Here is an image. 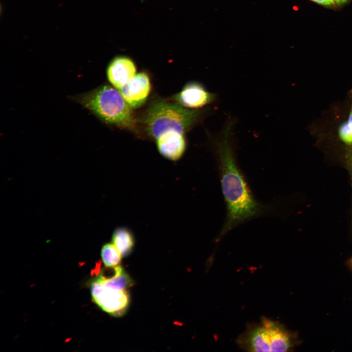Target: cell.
<instances>
[{
	"mask_svg": "<svg viewBox=\"0 0 352 352\" xmlns=\"http://www.w3.org/2000/svg\"><path fill=\"white\" fill-rule=\"evenodd\" d=\"M231 124L226 126L223 136L215 145L222 193L227 215L219 238L235 227L264 214L267 207L253 196L237 165L229 135Z\"/></svg>",
	"mask_w": 352,
	"mask_h": 352,
	"instance_id": "cell-1",
	"label": "cell"
},
{
	"mask_svg": "<svg viewBox=\"0 0 352 352\" xmlns=\"http://www.w3.org/2000/svg\"><path fill=\"white\" fill-rule=\"evenodd\" d=\"M73 98L106 123L131 131L137 129L138 120L132 108L114 87L102 85Z\"/></svg>",
	"mask_w": 352,
	"mask_h": 352,
	"instance_id": "cell-2",
	"label": "cell"
},
{
	"mask_svg": "<svg viewBox=\"0 0 352 352\" xmlns=\"http://www.w3.org/2000/svg\"><path fill=\"white\" fill-rule=\"evenodd\" d=\"M204 114L203 110L184 107L177 103L162 100L152 102L138 120L142 129L156 139L163 133L176 131L185 133Z\"/></svg>",
	"mask_w": 352,
	"mask_h": 352,
	"instance_id": "cell-3",
	"label": "cell"
},
{
	"mask_svg": "<svg viewBox=\"0 0 352 352\" xmlns=\"http://www.w3.org/2000/svg\"><path fill=\"white\" fill-rule=\"evenodd\" d=\"M237 341L241 348L250 352H286L291 346L290 336L283 326L265 317L249 325Z\"/></svg>",
	"mask_w": 352,
	"mask_h": 352,
	"instance_id": "cell-4",
	"label": "cell"
},
{
	"mask_svg": "<svg viewBox=\"0 0 352 352\" xmlns=\"http://www.w3.org/2000/svg\"><path fill=\"white\" fill-rule=\"evenodd\" d=\"M91 293L94 302L113 316L122 315L129 306V295L126 290H119L107 286L95 279L91 284Z\"/></svg>",
	"mask_w": 352,
	"mask_h": 352,
	"instance_id": "cell-5",
	"label": "cell"
},
{
	"mask_svg": "<svg viewBox=\"0 0 352 352\" xmlns=\"http://www.w3.org/2000/svg\"><path fill=\"white\" fill-rule=\"evenodd\" d=\"M118 90L132 108H138L145 103L150 94V77L145 72L137 73Z\"/></svg>",
	"mask_w": 352,
	"mask_h": 352,
	"instance_id": "cell-6",
	"label": "cell"
},
{
	"mask_svg": "<svg viewBox=\"0 0 352 352\" xmlns=\"http://www.w3.org/2000/svg\"><path fill=\"white\" fill-rule=\"evenodd\" d=\"M216 98L215 94L208 91L197 82L187 83L174 97L176 103L193 110H198L212 102Z\"/></svg>",
	"mask_w": 352,
	"mask_h": 352,
	"instance_id": "cell-7",
	"label": "cell"
},
{
	"mask_svg": "<svg viewBox=\"0 0 352 352\" xmlns=\"http://www.w3.org/2000/svg\"><path fill=\"white\" fill-rule=\"evenodd\" d=\"M136 67L133 61L126 56L112 59L107 68V78L110 84L119 89L136 75Z\"/></svg>",
	"mask_w": 352,
	"mask_h": 352,
	"instance_id": "cell-8",
	"label": "cell"
},
{
	"mask_svg": "<svg viewBox=\"0 0 352 352\" xmlns=\"http://www.w3.org/2000/svg\"><path fill=\"white\" fill-rule=\"evenodd\" d=\"M184 134L176 131H169L160 135L155 139L159 153L169 160H179L186 149V141Z\"/></svg>",
	"mask_w": 352,
	"mask_h": 352,
	"instance_id": "cell-9",
	"label": "cell"
},
{
	"mask_svg": "<svg viewBox=\"0 0 352 352\" xmlns=\"http://www.w3.org/2000/svg\"><path fill=\"white\" fill-rule=\"evenodd\" d=\"M113 244L122 256L129 255L134 245V238L132 232L125 227L116 228L112 235Z\"/></svg>",
	"mask_w": 352,
	"mask_h": 352,
	"instance_id": "cell-10",
	"label": "cell"
},
{
	"mask_svg": "<svg viewBox=\"0 0 352 352\" xmlns=\"http://www.w3.org/2000/svg\"><path fill=\"white\" fill-rule=\"evenodd\" d=\"M121 255L113 244H104L101 250V257L105 265L113 267L118 265L121 260Z\"/></svg>",
	"mask_w": 352,
	"mask_h": 352,
	"instance_id": "cell-11",
	"label": "cell"
},
{
	"mask_svg": "<svg viewBox=\"0 0 352 352\" xmlns=\"http://www.w3.org/2000/svg\"><path fill=\"white\" fill-rule=\"evenodd\" d=\"M338 134L343 142L349 144H352V100L348 119L340 126Z\"/></svg>",
	"mask_w": 352,
	"mask_h": 352,
	"instance_id": "cell-12",
	"label": "cell"
},
{
	"mask_svg": "<svg viewBox=\"0 0 352 352\" xmlns=\"http://www.w3.org/2000/svg\"><path fill=\"white\" fill-rule=\"evenodd\" d=\"M318 4L324 6H331L334 5L335 3L333 0H311Z\"/></svg>",
	"mask_w": 352,
	"mask_h": 352,
	"instance_id": "cell-13",
	"label": "cell"
},
{
	"mask_svg": "<svg viewBox=\"0 0 352 352\" xmlns=\"http://www.w3.org/2000/svg\"><path fill=\"white\" fill-rule=\"evenodd\" d=\"M347 162L352 178V152L348 154L347 155Z\"/></svg>",
	"mask_w": 352,
	"mask_h": 352,
	"instance_id": "cell-14",
	"label": "cell"
},
{
	"mask_svg": "<svg viewBox=\"0 0 352 352\" xmlns=\"http://www.w3.org/2000/svg\"><path fill=\"white\" fill-rule=\"evenodd\" d=\"M335 4H342L347 2L349 0H333Z\"/></svg>",
	"mask_w": 352,
	"mask_h": 352,
	"instance_id": "cell-15",
	"label": "cell"
},
{
	"mask_svg": "<svg viewBox=\"0 0 352 352\" xmlns=\"http://www.w3.org/2000/svg\"><path fill=\"white\" fill-rule=\"evenodd\" d=\"M350 264H351V266L352 267V259L351 260V261H350Z\"/></svg>",
	"mask_w": 352,
	"mask_h": 352,
	"instance_id": "cell-16",
	"label": "cell"
}]
</instances>
